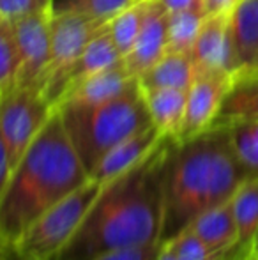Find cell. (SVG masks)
<instances>
[{"label": "cell", "instance_id": "cell-28", "mask_svg": "<svg viewBox=\"0 0 258 260\" xmlns=\"http://www.w3.org/2000/svg\"><path fill=\"white\" fill-rule=\"evenodd\" d=\"M163 248V243H149L141 246L131 248H117V250L101 251L92 255L87 260H158V255Z\"/></svg>", "mask_w": 258, "mask_h": 260}, {"label": "cell", "instance_id": "cell-15", "mask_svg": "<svg viewBox=\"0 0 258 260\" xmlns=\"http://www.w3.org/2000/svg\"><path fill=\"white\" fill-rule=\"evenodd\" d=\"M234 71L258 68V0H237L228 13Z\"/></svg>", "mask_w": 258, "mask_h": 260}, {"label": "cell", "instance_id": "cell-26", "mask_svg": "<svg viewBox=\"0 0 258 260\" xmlns=\"http://www.w3.org/2000/svg\"><path fill=\"white\" fill-rule=\"evenodd\" d=\"M166 244H170V248L179 255L180 260H219L190 229L182 230L179 236L173 237Z\"/></svg>", "mask_w": 258, "mask_h": 260}, {"label": "cell", "instance_id": "cell-13", "mask_svg": "<svg viewBox=\"0 0 258 260\" xmlns=\"http://www.w3.org/2000/svg\"><path fill=\"white\" fill-rule=\"evenodd\" d=\"M165 135L152 124L145 129L134 133L133 137L126 138L119 145H115L103 159L97 163V167L90 172L89 177L99 184H106L112 179L119 177L121 174L128 172L136 163H140L145 156H149L163 140Z\"/></svg>", "mask_w": 258, "mask_h": 260}, {"label": "cell", "instance_id": "cell-35", "mask_svg": "<svg viewBox=\"0 0 258 260\" xmlns=\"http://www.w3.org/2000/svg\"><path fill=\"white\" fill-rule=\"evenodd\" d=\"M134 2H143V0H134Z\"/></svg>", "mask_w": 258, "mask_h": 260}, {"label": "cell", "instance_id": "cell-5", "mask_svg": "<svg viewBox=\"0 0 258 260\" xmlns=\"http://www.w3.org/2000/svg\"><path fill=\"white\" fill-rule=\"evenodd\" d=\"M104 184L89 181L35 219L2 260H55L80 229Z\"/></svg>", "mask_w": 258, "mask_h": 260}, {"label": "cell", "instance_id": "cell-33", "mask_svg": "<svg viewBox=\"0 0 258 260\" xmlns=\"http://www.w3.org/2000/svg\"><path fill=\"white\" fill-rule=\"evenodd\" d=\"M255 257H258V236H256V241H255V244H253V251H251Z\"/></svg>", "mask_w": 258, "mask_h": 260}, {"label": "cell", "instance_id": "cell-6", "mask_svg": "<svg viewBox=\"0 0 258 260\" xmlns=\"http://www.w3.org/2000/svg\"><path fill=\"white\" fill-rule=\"evenodd\" d=\"M55 106L38 87H16L0 96V149L14 170L52 117Z\"/></svg>", "mask_w": 258, "mask_h": 260}, {"label": "cell", "instance_id": "cell-22", "mask_svg": "<svg viewBox=\"0 0 258 260\" xmlns=\"http://www.w3.org/2000/svg\"><path fill=\"white\" fill-rule=\"evenodd\" d=\"M21 68V55L18 48L14 25L0 18V96L16 89Z\"/></svg>", "mask_w": 258, "mask_h": 260}, {"label": "cell", "instance_id": "cell-31", "mask_svg": "<svg viewBox=\"0 0 258 260\" xmlns=\"http://www.w3.org/2000/svg\"><path fill=\"white\" fill-rule=\"evenodd\" d=\"M158 260H180V258H179V255L170 248V244H163L161 251H159V255H158Z\"/></svg>", "mask_w": 258, "mask_h": 260}, {"label": "cell", "instance_id": "cell-8", "mask_svg": "<svg viewBox=\"0 0 258 260\" xmlns=\"http://www.w3.org/2000/svg\"><path fill=\"white\" fill-rule=\"evenodd\" d=\"M232 83V73H196L188 90L186 115L177 142L193 138L214 126Z\"/></svg>", "mask_w": 258, "mask_h": 260}, {"label": "cell", "instance_id": "cell-14", "mask_svg": "<svg viewBox=\"0 0 258 260\" xmlns=\"http://www.w3.org/2000/svg\"><path fill=\"white\" fill-rule=\"evenodd\" d=\"M136 76L131 75L124 60L117 66L99 71L96 75L87 76L80 83L72 85L60 98L59 105H99L124 94L126 90L136 83ZM55 106V108H57Z\"/></svg>", "mask_w": 258, "mask_h": 260}, {"label": "cell", "instance_id": "cell-4", "mask_svg": "<svg viewBox=\"0 0 258 260\" xmlns=\"http://www.w3.org/2000/svg\"><path fill=\"white\" fill-rule=\"evenodd\" d=\"M57 110L89 175L115 145L152 126L138 80L115 100L99 105H59Z\"/></svg>", "mask_w": 258, "mask_h": 260}, {"label": "cell", "instance_id": "cell-34", "mask_svg": "<svg viewBox=\"0 0 258 260\" xmlns=\"http://www.w3.org/2000/svg\"><path fill=\"white\" fill-rule=\"evenodd\" d=\"M9 258H11V260H18V258H14V257H9ZM6 260H7V258H6Z\"/></svg>", "mask_w": 258, "mask_h": 260}, {"label": "cell", "instance_id": "cell-32", "mask_svg": "<svg viewBox=\"0 0 258 260\" xmlns=\"http://www.w3.org/2000/svg\"><path fill=\"white\" fill-rule=\"evenodd\" d=\"M221 260H258V257H255V255H248V257H242V258H221Z\"/></svg>", "mask_w": 258, "mask_h": 260}, {"label": "cell", "instance_id": "cell-29", "mask_svg": "<svg viewBox=\"0 0 258 260\" xmlns=\"http://www.w3.org/2000/svg\"><path fill=\"white\" fill-rule=\"evenodd\" d=\"M161 6L168 13H179V11H203V0H159Z\"/></svg>", "mask_w": 258, "mask_h": 260}, {"label": "cell", "instance_id": "cell-2", "mask_svg": "<svg viewBox=\"0 0 258 260\" xmlns=\"http://www.w3.org/2000/svg\"><path fill=\"white\" fill-rule=\"evenodd\" d=\"M232 147L228 126L173 140L163 168V229L166 244L203 212L228 202L248 181Z\"/></svg>", "mask_w": 258, "mask_h": 260}, {"label": "cell", "instance_id": "cell-23", "mask_svg": "<svg viewBox=\"0 0 258 260\" xmlns=\"http://www.w3.org/2000/svg\"><path fill=\"white\" fill-rule=\"evenodd\" d=\"M234 152L249 179L258 177V120L228 124Z\"/></svg>", "mask_w": 258, "mask_h": 260}, {"label": "cell", "instance_id": "cell-19", "mask_svg": "<svg viewBox=\"0 0 258 260\" xmlns=\"http://www.w3.org/2000/svg\"><path fill=\"white\" fill-rule=\"evenodd\" d=\"M152 124L165 137L177 140L186 115L190 89H141Z\"/></svg>", "mask_w": 258, "mask_h": 260}, {"label": "cell", "instance_id": "cell-9", "mask_svg": "<svg viewBox=\"0 0 258 260\" xmlns=\"http://www.w3.org/2000/svg\"><path fill=\"white\" fill-rule=\"evenodd\" d=\"M53 11L30 14L13 21L21 55V68L16 87H38L43 73L48 68Z\"/></svg>", "mask_w": 258, "mask_h": 260}, {"label": "cell", "instance_id": "cell-20", "mask_svg": "<svg viewBox=\"0 0 258 260\" xmlns=\"http://www.w3.org/2000/svg\"><path fill=\"white\" fill-rule=\"evenodd\" d=\"M195 80L191 53L166 52L152 68L138 76L141 89H190Z\"/></svg>", "mask_w": 258, "mask_h": 260}, {"label": "cell", "instance_id": "cell-3", "mask_svg": "<svg viewBox=\"0 0 258 260\" xmlns=\"http://www.w3.org/2000/svg\"><path fill=\"white\" fill-rule=\"evenodd\" d=\"M87 181L89 172L55 108L14 170L9 188L0 195L2 257L35 219Z\"/></svg>", "mask_w": 258, "mask_h": 260}, {"label": "cell", "instance_id": "cell-17", "mask_svg": "<svg viewBox=\"0 0 258 260\" xmlns=\"http://www.w3.org/2000/svg\"><path fill=\"white\" fill-rule=\"evenodd\" d=\"M188 229L193 230L219 260L237 246L239 230L230 200L203 212Z\"/></svg>", "mask_w": 258, "mask_h": 260}, {"label": "cell", "instance_id": "cell-16", "mask_svg": "<svg viewBox=\"0 0 258 260\" xmlns=\"http://www.w3.org/2000/svg\"><path fill=\"white\" fill-rule=\"evenodd\" d=\"M258 120V68L232 73V83L214 126Z\"/></svg>", "mask_w": 258, "mask_h": 260}, {"label": "cell", "instance_id": "cell-10", "mask_svg": "<svg viewBox=\"0 0 258 260\" xmlns=\"http://www.w3.org/2000/svg\"><path fill=\"white\" fill-rule=\"evenodd\" d=\"M121 52H119L117 45H115L114 38L108 32V27H104L92 41L87 45V48L83 50V53L65 69L64 73H60L59 76H55L53 80H50L43 89V94L46 96V100L50 101L53 106L60 101V98L71 89L72 85L80 83L82 80H85L87 76L96 75L99 71L117 66L119 62H122Z\"/></svg>", "mask_w": 258, "mask_h": 260}, {"label": "cell", "instance_id": "cell-25", "mask_svg": "<svg viewBox=\"0 0 258 260\" xmlns=\"http://www.w3.org/2000/svg\"><path fill=\"white\" fill-rule=\"evenodd\" d=\"M133 4L134 0H55V11L80 14L101 23H110L117 14Z\"/></svg>", "mask_w": 258, "mask_h": 260}, {"label": "cell", "instance_id": "cell-21", "mask_svg": "<svg viewBox=\"0 0 258 260\" xmlns=\"http://www.w3.org/2000/svg\"><path fill=\"white\" fill-rule=\"evenodd\" d=\"M207 14L202 11L168 13L166 23V52L191 53Z\"/></svg>", "mask_w": 258, "mask_h": 260}, {"label": "cell", "instance_id": "cell-27", "mask_svg": "<svg viewBox=\"0 0 258 260\" xmlns=\"http://www.w3.org/2000/svg\"><path fill=\"white\" fill-rule=\"evenodd\" d=\"M53 9L55 0H0V18L9 21Z\"/></svg>", "mask_w": 258, "mask_h": 260}, {"label": "cell", "instance_id": "cell-1", "mask_svg": "<svg viewBox=\"0 0 258 260\" xmlns=\"http://www.w3.org/2000/svg\"><path fill=\"white\" fill-rule=\"evenodd\" d=\"M175 138L103 186L80 229L55 260H87L101 251L161 243L163 168Z\"/></svg>", "mask_w": 258, "mask_h": 260}, {"label": "cell", "instance_id": "cell-30", "mask_svg": "<svg viewBox=\"0 0 258 260\" xmlns=\"http://www.w3.org/2000/svg\"><path fill=\"white\" fill-rule=\"evenodd\" d=\"M235 4H237V0H203V11H205L207 16L227 14L230 13Z\"/></svg>", "mask_w": 258, "mask_h": 260}, {"label": "cell", "instance_id": "cell-24", "mask_svg": "<svg viewBox=\"0 0 258 260\" xmlns=\"http://www.w3.org/2000/svg\"><path fill=\"white\" fill-rule=\"evenodd\" d=\"M143 16H145V2H134L133 6H129L121 14H117L106 25L108 32L114 38L122 58L133 50L138 34H140V28L143 25Z\"/></svg>", "mask_w": 258, "mask_h": 260}, {"label": "cell", "instance_id": "cell-18", "mask_svg": "<svg viewBox=\"0 0 258 260\" xmlns=\"http://www.w3.org/2000/svg\"><path fill=\"white\" fill-rule=\"evenodd\" d=\"M234 218L237 223L239 241L223 258H242L251 255L258 236V177L244 181L230 199Z\"/></svg>", "mask_w": 258, "mask_h": 260}, {"label": "cell", "instance_id": "cell-11", "mask_svg": "<svg viewBox=\"0 0 258 260\" xmlns=\"http://www.w3.org/2000/svg\"><path fill=\"white\" fill-rule=\"evenodd\" d=\"M145 16L133 50L124 57L131 75L138 76L156 64L166 53V23L168 11L159 0H143Z\"/></svg>", "mask_w": 258, "mask_h": 260}, {"label": "cell", "instance_id": "cell-12", "mask_svg": "<svg viewBox=\"0 0 258 260\" xmlns=\"http://www.w3.org/2000/svg\"><path fill=\"white\" fill-rule=\"evenodd\" d=\"M193 64L196 73H234V53H232L228 13L205 16L200 34L193 46Z\"/></svg>", "mask_w": 258, "mask_h": 260}, {"label": "cell", "instance_id": "cell-7", "mask_svg": "<svg viewBox=\"0 0 258 260\" xmlns=\"http://www.w3.org/2000/svg\"><path fill=\"white\" fill-rule=\"evenodd\" d=\"M96 20L72 13H59L53 11L52 16V48H50V62L38 83V89L43 92L45 85L64 73L87 48L90 41L106 27Z\"/></svg>", "mask_w": 258, "mask_h": 260}]
</instances>
